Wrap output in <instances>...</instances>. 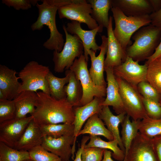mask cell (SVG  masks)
Returning a JSON list of instances; mask_svg holds the SVG:
<instances>
[{"mask_svg":"<svg viewBox=\"0 0 161 161\" xmlns=\"http://www.w3.org/2000/svg\"><path fill=\"white\" fill-rule=\"evenodd\" d=\"M32 115L22 118H14L0 123V141L14 148L30 123Z\"/></svg>","mask_w":161,"mask_h":161,"instance_id":"cell-13","label":"cell"},{"mask_svg":"<svg viewBox=\"0 0 161 161\" xmlns=\"http://www.w3.org/2000/svg\"><path fill=\"white\" fill-rule=\"evenodd\" d=\"M107 81L106 97L102 103L103 106H111L118 114L126 112L119 92L118 82L114 74L113 67L104 68Z\"/></svg>","mask_w":161,"mask_h":161,"instance_id":"cell-17","label":"cell"},{"mask_svg":"<svg viewBox=\"0 0 161 161\" xmlns=\"http://www.w3.org/2000/svg\"><path fill=\"white\" fill-rule=\"evenodd\" d=\"M101 38L102 43L100 46V51L99 55L96 56V52L92 50L88 52L91 61V66L89 72L93 81L96 85L106 87L107 83L104 78L103 72L105 56L107 50L108 38L103 35Z\"/></svg>","mask_w":161,"mask_h":161,"instance_id":"cell-15","label":"cell"},{"mask_svg":"<svg viewBox=\"0 0 161 161\" xmlns=\"http://www.w3.org/2000/svg\"><path fill=\"white\" fill-rule=\"evenodd\" d=\"M30 159L28 151L16 149L0 141V161H23Z\"/></svg>","mask_w":161,"mask_h":161,"instance_id":"cell-32","label":"cell"},{"mask_svg":"<svg viewBox=\"0 0 161 161\" xmlns=\"http://www.w3.org/2000/svg\"><path fill=\"white\" fill-rule=\"evenodd\" d=\"M112 0H88L91 6L92 18L99 26L107 28L109 24L108 12L112 7Z\"/></svg>","mask_w":161,"mask_h":161,"instance_id":"cell-25","label":"cell"},{"mask_svg":"<svg viewBox=\"0 0 161 161\" xmlns=\"http://www.w3.org/2000/svg\"><path fill=\"white\" fill-rule=\"evenodd\" d=\"M126 114V113L123 112L115 115L112 112L109 106H103L98 114L99 117L106 126L107 129L112 134L114 139L117 141L120 148L125 153V150L121 141L119 127L120 124L123 122Z\"/></svg>","mask_w":161,"mask_h":161,"instance_id":"cell-23","label":"cell"},{"mask_svg":"<svg viewBox=\"0 0 161 161\" xmlns=\"http://www.w3.org/2000/svg\"><path fill=\"white\" fill-rule=\"evenodd\" d=\"M104 97H95L90 102L81 106L73 107L75 118L74 136L77 139L78 134L86 120L94 114H99L103 106Z\"/></svg>","mask_w":161,"mask_h":161,"instance_id":"cell-18","label":"cell"},{"mask_svg":"<svg viewBox=\"0 0 161 161\" xmlns=\"http://www.w3.org/2000/svg\"><path fill=\"white\" fill-rule=\"evenodd\" d=\"M113 18L112 17L110 16L109 25L107 28L108 47L104 61V68H113L120 65L125 61L127 56L114 35L112 28Z\"/></svg>","mask_w":161,"mask_h":161,"instance_id":"cell-16","label":"cell"},{"mask_svg":"<svg viewBox=\"0 0 161 161\" xmlns=\"http://www.w3.org/2000/svg\"><path fill=\"white\" fill-rule=\"evenodd\" d=\"M103 28V27L98 25L94 29L86 30L82 28L80 23L74 21L67 24L66 29L67 32L71 35H77L82 42L84 47V55L87 62L89 50H92L96 52L97 50H100V46L96 43L95 37L98 32H102Z\"/></svg>","mask_w":161,"mask_h":161,"instance_id":"cell-14","label":"cell"},{"mask_svg":"<svg viewBox=\"0 0 161 161\" xmlns=\"http://www.w3.org/2000/svg\"><path fill=\"white\" fill-rule=\"evenodd\" d=\"M85 134L92 136H102L109 141L114 139L112 133L106 127L104 122L97 114L87 120L83 129L79 132L78 137Z\"/></svg>","mask_w":161,"mask_h":161,"instance_id":"cell-24","label":"cell"},{"mask_svg":"<svg viewBox=\"0 0 161 161\" xmlns=\"http://www.w3.org/2000/svg\"><path fill=\"white\" fill-rule=\"evenodd\" d=\"M43 137L40 127L33 119L27 126L14 148L20 151H29L36 146L41 145Z\"/></svg>","mask_w":161,"mask_h":161,"instance_id":"cell-21","label":"cell"},{"mask_svg":"<svg viewBox=\"0 0 161 161\" xmlns=\"http://www.w3.org/2000/svg\"><path fill=\"white\" fill-rule=\"evenodd\" d=\"M139 132L150 139L161 135V118L154 119L147 116L140 120Z\"/></svg>","mask_w":161,"mask_h":161,"instance_id":"cell-31","label":"cell"},{"mask_svg":"<svg viewBox=\"0 0 161 161\" xmlns=\"http://www.w3.org/2000/svg\"><path fill=\"white\" fill-rule=\"evenodd\" d=\"M146 81L161 95V62L157 59L148 65Z\"/></svg>","mask_w":161,"mask_h":161,"instance_id":"cell-33","label":"cell"},{"mask_svg":"<svg viewBox=\"0 0 161 161\" xmlns=\"http://www.w3.org/2000/svg\"><path fill=\"white\" fill-rule=\"evenodd\" d=\"M50 71L48 66L32 61L27 64L18 73L21 80L19 93L24 91L37 92L40 90L50 95L46 76Z\"/></svg>","mask_w":161,"mask_h":161,"instance_id":"cell-5","label":"cell"},{"mask_svg":"<svg viewBox=\"0 0 161 161\" xmlns=\"http://www.w3.org/2000/svg\"><path fill=\"white\" fill-rule=\"evenodd\" d=\"M153 9L154 12L157 11L161 8V0H149Z\"/></svg>","mask_w":161,"mask_h":161,"instance_id":"cell-44","label":"cell"},{"mask_svg":"<svg viewBox=\"0 0 161 161\" xmlns=\"http://www.w3.org/2000/svg\"><path fill=\"white\" fill-rule=\"evenodd\" d=\"M17 73L15 70L0 65V91L7 100H13L19 93L21 83Z\"/></svg>","mask_w":161,"mask_h":161,"instance_id":"cell-20","label":"cell"},{"mask_svg":"<svg viewBox=\"0 0 161 161\" xmlns=\"http://www.w3.org/2000/svg\"><path fill=\"white\" fill-rule=\"evenodd\" d=\"M149 16L151 21V24L161 30V8L158 10L152 13Z\"/></svg>","mask_w":161,"mask_h":161,"instance_id":"cell-40","label":"cell"},{"mask_svg":"<svg viewBox=\"0 0 161 161\" xmlns=\"http://www.w3.org/2000/svg\"><path fill=\"white\" fill-rule=\"evenodd\" d=\"M161 30L150 24L136 31L132 36L134 41L128 46L126 52L127 56L140 61L151 56L159 44Z\"/></svg>","mask_w":161,"mask_h":161,"instance_id":"cell-3","label":"cell"},{"mask_svg":"<svg viewBox=\"0 0 161 161\" xmlns=\"http://www.w3.org/2000/svg\"><path fill=\"white\" fill-rule=\"evenodd\" d=\"M115 78L118 84L119 92L127 115L134 120H141L148 116L143 105V97L137 88L120 78L116 76Z\"/></svg>","mask_w":161,"mask_h":161,"instance_id":"cell-8","label":"cell"},{"mask_svg":"<svg viewBox=\"0 0 161 161\" xmlns=\"http://www.w3.org/2000/svg\"><path fill=\"white\" fill-rule=\"evenodd\" d=\"M105 149L95 147H84L82 154V161H101Z\"/></svg>","mask_w":161,"mask_h":161,"instance_id":"cell-38","label":"cell"},{"mask_svg":"<svg viewBox=\"0 0 161 161\" xmlns=\"http://www.w3.org/2000/svg\"><path fill=\"white\" fill-rule=\"evenodd\" d=\"M112 7L118 8L128 16L150 15L154 12L149 0H112Z\"/></svg>","mask_w":161,"mask_h":161,"instance_id":"cell-19","label":"cell"},{"mask_svg":"<svg viewBox=\"0 0 161 161\" xmlns=\"http://www.w3.org/2000/svg\"><path fill=\"white\" fill-rule=\"evenodd\" d=\"M76 139L73 135L58 137H43L41 145L48 151L59 157L62 161L74 160Z\"/></svg>","mask_w":161,"mask_h":161,"instance_id":"cell-10","label":"cell"},{"mask_svg":"<svg viewBox=\"0 0 161 161\" xmlns=\"http://www.w3.org/2000/svg\"><path fill=\"white\" fill-rule=\"evenodd\" d=\"M63 29L66 36L63 49L60 52L54 51L53 53L54 70L58 73L69 69L75 59L83 54L84 51L83 44L79 38L76 35L69 33L64 25Z\"/></svg>","mask_w":161,"mask_h":161,"instance_id":"cell-7","label":"cell"},{"mask_svg":"<svg viewBox=\"0 0 161 161\" xmlns=\"http://www.w3.org/2000/svg\"><path fill=\"white\" fill-rule=\"evenodd\" d=\"M87 62L83 54L76 58L69 69L73 72L80 80L83 89V96L78 106L91 102L95 97H104L106 87L96 85L93 81L88 69Z\"/></svg>","mask_w":161,"mask_h":161,"instance_id":"cell-6","label":"cell"},{"mask_svg":"<svg viewBox=\"0 0 161 161\" xmlns=\"http://www.w3.org/2000/svg\"><path fill=\"white\" fill-rule=\"evenodd\" d=\"M33 161V160H32L30 159H27V160H25L24 161Z\"/></svg>","mask_w":161,"mask_h":161,"instance_id":"cell-47","label":"cell"},{"mask_svg":"<svg viewBox=\"0 0 161 161\" xmlns=\"http://www.w3.org/2000/svg\"><path fill=\"white\" fill-rule=\"evenodd\" d=\"M130 117L129 116L126 115L121 123L122 128L121 138L125 148V156L127 153L133 140L139 132V124L140 120H132L131 121Z\"/></svg>","mask_w":161,"mask_h":161,"instance_id":"cell-29","label":"cell"},{"mask_svg":"<svg viewBox=\"0 0 161 161\" xmlns=\"http://www.w3.org/2000/svg\"><path fill=\"white\" fill-rule=\"evenodd\" d=\"M143 101L148 116L154 119L161 118V106L159 102L143 97Z\"/></svg>","mask_w":161,"mask_h":161,"instance_id":"cell-37","label":"cell"},{"mask_svg":"<svg viewBox=\"0 0 161 161\" xmlns=\"http://www.w3.org/2000/svg\"><path fill=\"white\" fill-rule=\"evenodd\" d=\"M39 127L43 137H58L66 135L74 136V126L73 124H50Z\"/></svg>","mask_w":161,"mask_h":161,"instance_id":"cell-30","label":"cell"},{"mask_svg":"<svg viewBox=\"0 0 161 161\" xmlns=\"http://www.w3.org/2000/svg\"><path fill=\"white\" fill-rule=\"evenodd\" d=\"M28 152L30 159L34 161H62L59 157L48 151L41 145Z\"/></svg>","mask_w":161,"mask_h":161,"instance_id":"cell-34","label":"cell"},{"mask_svg":"<svg viewBox=\"0 0 161 161\" xmlns=\"http://www.w3.org/2000/svg\"><path fill=\"white\" fill-rule=\"evenodd\" d=\"M153 145L159 161H161V135L151 139Z\"/></svg>","mask_w":161,"mask_h":161,"instance_id":"cell-41","label":"cell"},{"mask_svg":"<svg viewBox=\"0 0 161 161\" xmlns=\"http://www.w3.org/2000/svg\"><path fill=\"white\" fill-rule=\"evenodd\" d=\"M159 103L161 106V101L159 102Z\"/></svg>","mask_w":161,"mask_h":161,"instance_id":"cell-48","label":"cell"},{"mask_svg":"<svg viewBox=\"0 0 161 161\" xmlns=\"http://www.w3.org/2000/svg\"><path fill=\"white\" fill-rule=\"evenodd\" d=\"M147 69L146 64L140 65L139 61L128 56L120 65L113 67L116 77L121 78L136 88L139 83L146 81Z\"/></svg>","mask_w":161,"mask_h":161,"instance_id":"cell-11","label":"cell"},{"mask_svg":"<svg viewBox=\"0 0 161 161\" xmlns=\"http://www.w3.org/2000/svg\"><path fill=\"white\" fill-rule=\"evenodd\" d=\"M123 161H159L151 139L143 136L139 132Z\"/></svg>","mask_w":161,"mask_h":161,"instance_id":"cell-12","label":"cell"},{"mask_svg":"<svg viewBox=\"0 0 161 161\" xmlns=\"http://www.w3.org/2000/svg\"><path fill=\"white\" fill-rule=\"evenodd\" d=\"M34 113L31 115L39 126L50 124H73L75 116L73 107L66 97L57 100L50 95L39 91Z\"/></svg>","mask_w":161,"mask_h":161,"instance_id":"cell-1","label":"cell"},{"mask_svg":"<svg viewBox=\"0 0 161 161\" xmlns=\"http://www.w3.org/2000/svg\"><path fill=\"white\" fill-rule=\"evenodd\" d=\"M69 78L64 87L68 101L73 106H78L83 96V89L80 80L74 72L69 69Z\"/></svg>","mask_w":161,"mask_h":161,"instance_id":"cell-27","label":"cell"},{"mask_svg":"<svg viewBox=\"0 0 161 161\" xmlns=\"http://www.w3.org/2000/svg\"><path fill=\"white\" fill-rule=\"evenodd\" d=\"M37 99V92L30 91L21 92L13 100L16 110L15 118L25 117L29 114L32 115L35 111Z\"/></svg>","mask_w":161,"mask_h":161,"instance_id":"cell-22","label":"cell"},{"mask_svg":"<svg viewBox=\"0 0 161 161\" xmlns=\"http://www.w3.org/2000/svg\"><path fill=\"white\" fill-rule=\"evenodd\" d=\"M159 61L161 62V55L157 59Z\"/></svg>","mask_w":161,"mask_h":161,"instance_id":"cell-46","label":"cell"},{"mask_svg":"<svg viewBox=\"0 0 161 161\" xmlns=\"http://www.w3.org/2000/svg\"><path fill=\"white\" fill-rule=\"evenodd\" d=\"M90 139L89 136H84L83 137L81 140V146L78 148L76 153L75 157L73 161H82L81 156L82 151L86 143Z\"/></svg>","mask_w":161,"mask_h":161,"instance_id":"cell-42","label":"cell"},{"mask_svg":"<svg viewBox=\"0 0 161 161\" xmlns=\"http://www.w3.org/2000/svg\"><path fill=\"white\" fill-rule=\"evenodd\" d=\"M112 151L107 149H105L104 151L103 158L101 161H114L112 158Z\"/></svg>","mask_w":161,"mask_h":161,"instance_id":"cell-45","label":"cell"},{"mask_svg":"<svg viewBox=\"0 0 161 161\" xmlns=\"http://www.w3.org/2000/svg\"><path fill=\"white\" fill-rule=\"evenodd\" d=\"M111 10L115 24L114 35L126 52V48L132 44L130 39L133 34L143 27L151 24L149 15L128 16L117 8L112 7Z\"/></svg>","mask_w":161,"mask_h":161,"instance_id":"cell-4","label":"cell"},{"mask_svg":"<svg viewBox=\"0 0 161 161\" xmlns=\"http://www.w3.org/2000/svg\"><path fill=\"white\" fill-rule=\"evenodd\" d=\"M58 12L60 18H66L85 24L90 30L98 26L91 15V6L87 0H75L72 3L59 7Z\"/></svg>","mask_w":161,"mask_h":161,"instance_id":"cell-9","label":"cell"},{"mask_svg":"<svg viewBox=\"0 0 161 161\" xmlns=\"http://www.w3.org/2000/svg\"><path fill=\"white\" fill-rule=\"evenodd\" d=\"M90 136V140L84 148L95 147L109 149L112 151V155L116 160L123 161L125 159V153L122 151L118 145L117 141L114 139L108 142L101 139L97 136Z\"/></svg>","mask_w":161,"mask_h":161,"instance_id":"cell-28","label":"cell"},{"mask_svg":"<svg viewBox=\"0 0 161 161\" xmlns=\"http://www.w3.org/2000/svg\"><path fill=\"white\" fill-rule=\"evenodd\" d=\"M65 76L59 78L55 76L50 71L46 76L50 95L57 100H61L66 97L64 90L66 84L68 83L69 78V70L65 72Z\"/></svg>","mask_w":161,"mask_h":161,"instance_id":"cell-26","label":"cell"},{"mask_svg":"<svg viewBox=\"0 0 161 161\" xmlns=\"http://www.w3.org/2000/svg\"><path fill=\"white\" fill-rule=\"evenodd\" d=\"M2 3L16 10H27L31 7L32 0H2Z\"/></svg>","mask_w":161,"mask_h":161,"instance_id":"cell-39","label":"cell"},{"mask_svg":"<svg viewBox=\"0 0 161 161\" xmlns=\"http://www.w3.org/2000/svg\"><path fill=\"white\" fill-rule=\"evenodd\" d=\"M137 90L144 98L159 102L161 99V95L146 81H143L137 85Z\"/></svg>","mask_w":161,"mask_h":161,"instance_id":"cell-36","label":"cell"},{"mask_svg":"<svg viewBox=\"0 0 161 161\" xmlns=\"http://www.w3.org/2000/svg\"><path fill=\"white\" fill-rule=\"evenodd\" d=\"M16 113L13 100H0V123L15 118Z\"/></svg>","mask_w":161,"mask_h":161,"instance_id":"cell-35","label":"cell"},{"mask_svg":"<svg viewBox=\"0 0 161 161\" xmlns=\"http://www.w3.org/2000/svg\"><path fill=\"white\" fill-rule=\"evenodd\" d=\"M160 101H161V100H160Z\"/></svg>","mask_w":161,"mask_h":161,"instance_id":"cell-49","label":"cell"},{"mask_svg":"<svg viewBox=\"0 0 161 161\" xmlns=\"http://www.w3.org/2000/svg\"><path fill=\"white\" fill-rule=\"evenodd\" d=\"M75 0H43L42 3L36 5L38 10L36 21L31 26L32 31L41 30L45 25L49 29V38L43 46L50 50L59 52L64 45L63 35L58 31L56 23V15L59 7L74 2Z\"/></svg>","mask_w":161,"mask_h":161,"instance_id":"cell-2","label":"cell"},{"mask_svg":"<svg viewBox=\"0 0 161 161\" xmlns=\"http://www.w3.org/2000/svg\"><path fill=\"white\" fill-rule=\"evenodd\" d=\"M161 55V38L160 43L156 49L154 53L146 59L147 61L145 63L147 65L151 62L158 58Z\"/></svg>","mask_w":161,"mask_h":161,"instance_id":"cell-43","label":"cell"}]
</instances>
